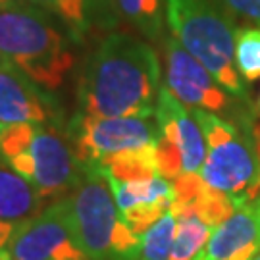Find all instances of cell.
I'll list each match as a JSON object with an SVG mask.
<instances>
[{
	"label": "cell",
	"mask_w": 260,
	"mask_h": 260,
	"mask_svg": "<svg viewBox=\"0 0 260 260\" xmlns=\"http://www.w3.org/2000/svg\"><path fill=\"white\" fill-rule=\"evenodd\" d=\"M160 93V62L147 41L125 31L101 41L79 83V116H152Z\"/></svg>",
	"instance_id": "6da1fadb"
},
{
	"label": "cell",
	"mask_w": 260,
	"mask_h": 260,
	"mask_svg": "<svg viewBox=\"0 0 260 260\" xmlns=\"http://www.w3.org/2000/svg\"><path fill=\"white\" fill-rule=\"evenodd\" d=\"M0 60L41 91L60 89L75 62L70 41L50 14L23 0L0 8Z\"/></svg>",
	"instance_id": "7a4b0ae2"
},
{
	"label": "cell",
	"mask_w": 260,
	"mask_h": 260,
	"mask_svg": "<svg viewBox=\"0 0 260 260\" xmlns=\"http://www.w3.org/2000/svg\"><path fill=\"white\" fill-rule=\"evenodd\" d=\"M0 160L27 179L45 201L60 199L81 176V164L68 141L33 121L0 123Z\"/></svg>",
	"instance_id": "3957f363"
},
{
	"label": "cell",
	"mask_w": 260,
	"mask_h": 260,
	"mask_svg": "<svg viewBox=\"0 0 260 260\" xmlns=\"http://www.w3.org/2000/svg\"><path fill=\"white\" fill-rule=\"evenodd\" d=\"M166 21L172 35L228 93L245 96L235 68V29L216 0H166Z\"/></svg>",
	"instance_id": "277c9868"
},
{
	"label": "cell",
	"mask_w": 260,
	"mask_h": 260,
	"mask_svg": "<svg viewBox=\"0 0 260 260\" xmlns=\"http://www.w3.org/2000/svg\"><path fill=\"white\" fill-rule=\"evenodd\" d=\"M206 141L201 179L208 189L230 197L239 206L260 197V145L252 133L237 129L214 112L193 108Z\"/></svg>",
	"instance_id": "5b68a950"
},
{
	"label": "cell",
	"mask_w": 260,
	"mask_h": 260,
	"mask_svg": "<svg viewBox=\"0 0 260 260\" xmlns=\"http://www.w3.org/2000/svg\"><path fill=\"white\" fill-rule=\"evenodd\" d=\"M72 210L77 241L89 260H137L141 235L121 220L108 179L96 168H83L74 187Z\"/></svg>",
	"instance_id": "8992f818"
},
{
	"label": "cell",
	"mask_w": 260,
	"mask_h": 260,
	"mask_svg": "<svg viewBox=\"0 0 260 260\" xmlns=\"http://www.w3.org/2000/svg\"><path fill=\"white\" fill-rule=\"evenodd\" d=\"M4 252L10 260H89L75 235L72 199H58L37 216L16 223Z\"/></svg>",
	"instance_id": "52a82bcc"
},
{
	"label": "cell",
	"mask_w": 260,
	"mask_h": 260,
	"mask_svg": "<svg viewBox=\"0 0 260 260\" xmlns=\"http://www.w3.org/2000/svg\"><path fill=\"white\" fill-rule=\"evenodd\" d=\"M158 133V121L152 116H77L72 123L74 152L83 168L99 166L104 158L123 150L152 147Z\"/></svg>",
	"instance_id": "ba28073f"
},
{
	"label": "cell",
	"mask_w": 260,
	"mask_h": 260,
	"mask_svg": "<svg viewBox=\"0 0 260 260\" xmlns=\"http://www.w3.org/2000/svg\"><path fill=\"white\" fill-rule=\"evenodd\" d=\"M168 89L187 106L222 112L230 104L225 89L174 35L164 37Z\"/></svg>",
	"instance_id": "9c48e42d"
},
{
	"label": "cell",
	"mask_w": 260,
	"mask_h": 260,
	"mask_svg": "<svg viewBox=\"0 0 260 260\" xmlns=\"http://www.w3.org/2000/svg\"><path fill=\"white\" fill-rule=\"evenodd\" d=\"M108 185L120 210L121 220L135 235H143L174 205V185L160 174L141 181H118L108 177Z\"/></svg>",
	"instance_id": "30bf717a"
},
{
	"label": "cell",
	"mask_w": 260,
	"mask_h": 260,
	"mask_svg": "<svg viewBox=\"0 0 260 260\" xmlns=\"http://www.w3.org/2000/svg\"><path fill=\"white\" fill-rule=\"evenodd\" d=\"M154 118L160 129L158 137L181 152V176H201L206 158V141L193 112L187 110L170 89H160Z\"/></svg>",
	"instance_id": "8fae6325"
},
{
	"label": "cell",
	"mask_w": 260,
	"mask_h": 260,
	"mask_svg": "<svg viewBox=\"0 0 260 260\" xmlns=\"http://www.w3.org/2000/svg\"><path fill=\"white\" fill-rule=\"evenodd\" d=\"M260 251V197L239 205L216 225L195 260H252Z\"/></svg>",
	"instance_id": "7c38bea8"
},
{
	"label": "cell",
	"mask_w": 260,
	"mask_h": 260,
	"mask_svg": "<svg viewBox=\"0 0 260 260\" xmlns=\"http://www.w3.org/2000/svg\"><path fill=\"white\" fill-rule=\"evenodd\" d=\"M50 112L35 83L0 60V123H43Z\"/></svg>",
	"instance_id": "4fadbf2b"
},
{
	"label": "cell",
	"mask_w": 260,
	"mask_h": 260,
	"mask_svg": "<svg viewBox=\"0 0 260 260\" xmlns=\"http://www.w3.org/2000/svg\"><path fill=\"white\" fill-rule=\"evenodd\" d=\"M29 2L58 19L75 43H83L96 25L106 21V14L112 16L114 8L112 0H29Z\"/></svg>",
	"instance_id": "5bb4252c"
},
{
	"label": "cell",
	"mask_w": 260,
	"mask_h": 260,
	"mask_svg": "<svg viewBox=\"0 0 260 260\" xmlns=\"http://www.w3.org/2000/svg\"><path fill=\"white\" fill-rule=\"evenodd\" d=\"M43 206L45 199L27 179L0 164V220L16 225L37 216Z\"/></svg>",
	"instance_id": "9a60e30c"
},
{
	"label": "cell",
	"mask_w": 260,
	"mask_h": 260,
	"mask_svg": "<svg viewBox=\"0 0 260 260\" xmlns=\"http://www.w3.org/2000/svg\"><path fill=\"white\" fill-rule=\"evenodd\" d=\"M94 168L101 170L104 176L114 177L118 181H141L154 177L158 176L156 145L112 154Z\"/></svg>",
	"instance_id": "2e32d148"
},
{
	"label": "cell",
	"mask_w": 260,
	"mask_h": 260,
	"mask_svg": "<svg viewBox=\"0 0 260 260\" xmlns=\"http://www.w3.org/2000/svg\"><path fill=\"white\" fill-rule=\"evenodd\" d=\"M114 8L135 31L147 39L164 37L166 0H112Z\"/></svg>",
	"instance_id": "e0dca14e"
},
{
	"label": "cell",
	"mask_w": 260,
	"mask_h": 260,
	"mask_svg": "<svg viewBox=\"0 0 260 260\" xmlns=\"http://www.w3.org/2000/svg\"><path fill=\"white\" fill-rule=\"evenodd\" d=\"M176 218V237L170 260H195L197 254L205 249L212 228L193 212H177Z\"/></svg>",
	"instance_id": "ac0fdd59"
},
{
	"label": "cell",
	"mask_w": 260,
	"mask_h": 260,
	"mask_svg": "<svg viewBox=\"0 0 260 260\" xmlns=\"http://www.w3.org/2000/svg\"><path fill=\"white\" fill-rule=\"evenodd\" d=\"M235 68L245 81L260 79V27L235 31Z\"/></svg>",
	"instance_id": "d6986e66"
},
{
	"label": "cell",
	"mask_w": 260,
	"mask_h": 260,
	"mask_svg": "<svg viewBox=\"0 0 260 260\" xmlns=\"http://www.w3.org/2000/svg\"><path fill=\"white\" fill-rule=\"evenodd\" d=\"M216 2L228 12V16L232 14L235 18L260 27V0H216Z\"/></svg>",
	"instance_id": "ffe728a7"
},
{
	"label": "cell",
	"mask_w": 260,
	"mask_h": 260,
	"mask_svg": "<svg viewBox=\"0 0 260 260\" xmlns=\"http://www.w3.org/2000/svg\"><path fill=\"white\" fill-rule=\"evenodd\" d=\"M12 230H14V223H8L4 220H0V251L6 247L10 235H12Z\"/></svg>",
	"instance_id": "44dd1931"
},
{
	"label": "cell",
	"mask_w": 260,
	"mask_h": 260,
	"mask_svg": "<svg viewBox=\"0 0 260 260\" xmlns=\"http://www.w3.org/2000/svg\"><path fill=\"white\" fill-rule=\"evenodd\" d=\"M254 135H256V139H258V145H260V127H254Z\"/></svg>",
	"instance_id": "7402d4cb"
},
{
	"label": "cell",
	"mask_w": 260,
	"mask_h": 260,
	"mask_svg": "<svg viewBox=\"0 0 260 260\" xmlns=\"http://www.w3.org/2000/svg\"><path fill=\"white\" fill-rule=\"evenodd\" d=\"M10 0H0V8H2V6H4V4H8Z\"/></svg>",
	"instance_id": "603a6c76"
},
{
	"label": "cell",
	"mask_w": 260,
	"mask_h": 260,
	"mask_svg": "<svg viewBox=\"0 0 260 260\" xmlns=\"http://www.w3.org/2000/svg\"><path fill=\"white\" fill-rule=\"evenodd\" d=\"M252 260H260V251L256 252V254H254V256H252Z\"/></svg>",
	"instance_id": "cb8c5ba5"
},
{
	"label": "cell",
	"mask_w": 260,
	"mask_h": 260,
	"mask_svg": "<svg viewBox=\"0 0 260 260\" xmlns=\"http://www.w3.org/2000/svg\"><path fill=\"white\" fill-rule=\"evenodd\" d=\"M258 106H260V99H258Z\"/></svg>",
	"instance_id": "d4e9b609"
}]
</instances>
